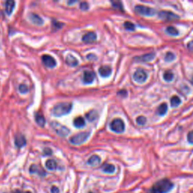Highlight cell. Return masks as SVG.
Segmentation results:
<instances>
[{"instance_id": "cell-1", "label": "cell", "mask_w": 193, "mask_h": 193, "mask_svg": "<svg viewBox=\"0 0 193 193\" xmlns=\"http://www.w3.org/2000/svg\"><path fill=\"white\" fill-rule=\"evenodd\" d=\"M173 188V183L167 179H161L155 183L148 193H167Z\"/></svg>"}, {"instance_id": "cell-2", "label": "cell", "mask_w": 193, "mask_h": 193, "mask_svg": "<svg viewBox=\"0 0 193 193\" xmlns=\"http://www.w3.org/2000/svg\"><path fill=\"white\" fill-rule=\"evenodd\" d=\"M72 104L71 103H60L52 109V114L54 116H62L66 115L71 111Z\"/></svg>"}, {"instance_id": "cell-3", "label": "cell", "mask_w": 193, "mask_h": 193, "mask_svg": "<svg viewBox=\"0 0 193 193\" xmlns=\"http://www.w3.org/2000/svg\"><path fill=\"white\" fill-rule=\"evenodd\" d=\"M51 127L58 135L60 137H66L70 133V130L65 126L62 125L61 124L57 121H52L51 123Z\"/></svg>"}, {"instance_id": "cell-4", "label": "cell", "mask_w": 193, "mask_h": 193, "mask_svg": "<svg viewBox=\"0 0 193 193\" xmlns=\"http://www.w3.org/2000/svg\"><path fill=\"white\" fill-rule=\"evenodd\" d=\"M90 135V133L88 132H80L76 135L72 136L70 138V141L71 144H75V145H79V144H83L84 142H85Z\"/></svg>"}, {"instance_id": "cell-5", "label": "cell", "mask_w": 193, "mask_h": 193, "mask_svg": "<svg viewBox=\"0 0 193 193\" xmlns=\"http://www.w3.org/2000/svg\"><path fill=\"white\" fill-rule=\"evenodd\" d=\"M136 12L144 16H153L156 14V11L154 8H149L144 5H136L134 8Z\"/></svg>"}, {"instance_id": "cell-6", "label": "cell", "mask_w": 193, "mask_h": 193, "mask_svg": "<svg viewBox=\"0 0 193 193\" xmlns=\"http://www.w3.org/2000/svg\"><path fill=\"white\" fill-rule=\"evenodd\" d=\"M110 128L112 131L116 133H122L125 131V123L121 119H116L110 124Z\"/></svg>"}, {"instance_id": "cell-7", "label": "cell", "mask_w": 193, "mask_h": 193, "mask_svg": "<svg viewBox=\"0 0 193 193\" xmlns=\"http://www.w3.org/2000/svg\"><path fill=\"white\" fill-rule=\"evenodd\" d=\"M133 78L135 82L142 84L146 81L148 78V74L144 69H138L133 74Z\"/></svg>"}, {"instance_id": "cell-8", "label": "cell", "mask_w": 193, "mask_h": 193, "mask_svg": "<svg viewBox=\"0 0 193 193\" xmlns=\"http://www.w3.org/2000/svg\"><path fill=\"white\" fill-rule=\"evenodd\" d=\"M158 17L165 20H173L179 19V17L176 14L168 11H161L158 13Z\"/></svg>"}, {"instance_id": "cell-9", "label": "cell", "mask_w": 193, "mask_h": 193, "mask_svg": "<svg viewBox=\"0 0 193 193\" xmlns=\"http://www.w3.org/2000/svg\"><path fill=\"white\" fill-rule=\"evenodd\" d=\"M42 60L43 64L48 68L54 67L56 66V64H57L54 58H52L51 56L48 55V54H45V55L42 56Z\"/></svg>"}, {"instance_id": "cell-10", "label": "cell", "mask_w": 193, "mask_h": 193, "mask_svg": "<svg viewBox=\"0 0 193 193\" xmlns=\"http://www.w3.org/2000/svg\"><path fill=\"white\" fill-rule=\"evenodd\" d=\"M97 39V34L94 32H88L82 37V41L86 43H91Z\"/></svg>"}, {"instance_id": "cell-11", "label": "cell", "mask_w": 193, "mask_h": 193, "mask_svg": "<svg viewBox=\"0 0 193 193\" xmlns=\"http://www.w3.org/2000/svg\"><path fill=\"white\" fill-rule=\"evenodd\" d=\"M94 78H95V74L94 72L91 71H85L84 72L83 76V81L86 84H91L94 82Z\"/></svg>"}, {"instance_id": "cell-12", "label": "cell", "mask_w": 193, "mask_h": 193, "mask_svg": "<svg viewBox=\"0 0 193 193\" xmlns=\"http://www.w3.org/2000/svg\"><path fill=\"white\" fill-rule=\"evenodd\" d=\"M29 18H30V20H31V22L33 23L34 24H36V25H42L43 24V20H42V18L38 15L36 13H30L29 14Z\"/></svg>"}, {"instance_id": "cell-13", "label": "cell", "mask_w": 193, "mask_h": 193, "mask_svg": "<svg viewBox=\"0 0 193 193\" xmlns=\"http://www.w3.org/2000/svg\"><path fill=\"white\" fill-rule=\"evenodd\" d=\"M14 144L18 148H21L26 145V141L24 136L22 134H18L14 139Z\"/></svg>"}, {"instance_id": "cell-14", "label": "cell", "mask_w": 193, "mask_h": 193, "mask_svg": "<svg viewBox=\"0 0 193 193\" xmlns=\"http://www.w3.org/2000/svg\"><path fill=\"white\" fill-rule=\"evenodd\" d=\"M155 58V54L154 53H150V54H146L144 55L140 56L134 58V60H137V61L140 62H149L151 61L152 59Z\"/></svg>"}, {"instance_id": "cell-15", "label": "cell", "mask_w": 193, "mask_h": 193, "mask_svg": "<svg viewBox=\"0 0 193 193\" xmlns=\"http://www.w3.org/2000/svg\"><path fill=\"white\" fill-rule=\"evenodd\" d=\"M112 72V69L109 66H103L99 69V73L102 77H108Z\"/></svg>"}, {"instance_id": "cell-16", "label": "cell", "mask_w": 193, "mask_h": 193, "mask_svg": "<svg viewBox=\"0 0 193 193\" xmlns=\"http://www.w3.org/2000/svg\"><path fill=\"white\" fill-rule=\"evenodd\" d=\"M100 161L101 159L97 155H92L91 157L90 158L88 161V164L89 165L92 166V167H96V166H98L100 164Z\"/></svg>"}, {"instance_id": "cell-17", "label": "cell", "mask_w": 193, "mask_h": 193, "mask_svg": "<svg viewBox=\"0 0 193 193\" xmlns=\"http://www.w3.org/2000/svg\"><path fill=\"white\" fill-rule=\"evenodd\" d=\"M14 6H15V2L12 0H8L5 2V12L7 14L10 15L14 10Z\"/></svg>"}, {"instance_id": "cell-18", "label": "cell", "mask_w": 193, "mask_h": 193, "mask_svg": "<svg viewBox=\"0 0 193 193\" xmlns=\"http://www.w3.org/2000/svg\"><path fill=\"white\" fill-rule=\"evenodd\" d=\"M66 63L70 66H76L79 64V61L72 54H69L66 58Z\"/></svg>"}, {"instance_id": "cell-19", "label": "cell", "mask_w": 193, "mask_h": 193, "mask_svg": "<svg viewBox=\"0 0 193 193\" xmlns=\"http://www.w3.org/2000/svg\"><path fill=\"white\" fill-rule=\"evenodd\" d=\"M85 117L89 121H94L98 119V112L96 110H91L88 113H86Z\"/></svg>"}, {"instance_id": "cell-20", "label": "cell", "mask_w": 193, "mask_h": 193, "mask_svg": "<svg viewBox=\"0 0 193 193\" xmlns=\"http://www.w3.org/2000/svg\"><path fill=\"white\" fill-rule=\"evenodd\" d=\"M30 173H38L39 175H42V176H45L46 174L45 172L41 168V167H39L38 166L36 165H33L31 167H30Z\"/></svg>"}, {"instance_id": "cell-21", "label": "cell", "mask_w": 193, "mask_h": 193, "mask_svg": "<svg viewBox=\"0 0 193 193\" xmlns=\"http://www.w3.org/2000/svg\"><path fill=\"white\" fill-rule=\"evenodd\" d=\"M73 125L75 127H82L85 125V121L83 118L81 117V116H79V117L76 118L73 121Z\"/></svg>"}, {"instance_id": "cell-22", "label": "cell", "mask_w": 193, "mask_h": 193, "mask_svg": "<svg viewBox=\"0 0 193 193\" xmlns=\"http://www.w3.org/2000/svg\"><path fill=\"white\" fill-rule=\"evenodd\" d=\"M35 119H36V123L38 124L41 127H44L45 124V119L44 116H42V114L36 113L35 116Z\"/></svg>"}, {"instance_id": "cell-23", "label": "cell", "mask_w": 193, "mask_h": 193, "mask_svg": "<svg viewBox=\"0 0 193 193\" xmlns=\"http://www.w3.org/2000/svg\"><path fill=\"white\" fill-rule=\"evenodd\" d=\"M103 171L105 173H113L115 170H116V167L113 165H111V164H106L103 166Z\"/></svg>"}, {"instance_id": "cell-24", "label": "cell", "mask_w": 193, "mask_h": 193, "mask_svg": "<svg viewBox=\"0 0 193 193\" xmlns=\"http://www.w3.org/2000/svg\"><path fill=\"white\" fill-rule=\"evenodd\" d=\"M167 111V104H162L158 106L157 110V114L158 116H164Z\"/></svg>"}, {"instance_id": "cell-25", "label": "cell", "mask_w": 193, "mask_h": 193, "mask_svg": "<svg viewBox=\"0 0 193 193\" xmlns=\"http://www.w3.org/2000/svg\"><path fill=\"white\" fill-rule=\"evenodd\" d=\"M45 167L48 168V170L51 171H54L57 168V163L56 161L53 159H48V161L45 162Z\"/></svg>"}, {"instance_id": "cell-26", "label": "cell", "mask_w": 193, "mask_h": 193, "mask_svg": "<svg viewBox=\"0 0 193 193\" xmlns=\"http://www.w3.org/2000/svg\"><path fill=\"white\" fill-rule=\"evenodd\" d=\"M180 104H181V100L177 96H173V98L171 99V105L173 107H177Z\"/></svg>"}, {"instance_id": "cell-27", "label": "cell", "mask_w": 193, "mask_h": 193, "mask_svg": "<svg viewBox=\"0 0 193 193\" xmlns=\"http://www.w3.org/2000/svg\"><path fill=\"white\" fill-rule=\"evenodd\" d=\"M166 32L167 33H168L171 36H177L178 34H179V32H178V30L176 29L175 27H173V26H167V29H166Z\"/></svg>"}, {"instance_id": "cell-28", "label": "cell", "mask_w": 193, "mask_h": 193, "mask_svg": "<svg viewBox=\"0 0 193 193\" xmlns=\"http://www.w3.org/2000/svg\"><path fill=\"white\" fill-rule=\"evenodd\" d=\"M164 79L165 80L166 82H171L173 79V74L171 71H166L164 73Z\"/></svg>"}, {"instance_id": "cell-29", "label": "cell", "mask_w": 193, "mask_h": 193, "mask_svg": "<svg viewBox=\"0 0 193 193\" xmlns=\"http://www.w3.org/2000/svg\"><path fill=\"white\" fill-rule=\"evenodd\" d=\"M124 26H125L126 30H130V31H133V30H135V25L132 24L131 22H129V21H126L124 24Z\"/></svg>"}, {"instance_id": "cell-30", "label": "cell", "mask_w": 193, "mask_h": 193, "mask_svg": "<svg viewBox=\"0 0 193 193\" xmlns=\"http://www.w3.org/2000/svg\"><path fill=\"white\" fill-rule=\"evenodd\" d=\"M136 121H137V125H144L146 124V119L144 116H139V117L137 118V120H136Z\"/></svg>"}, {"instance_id": "cell-31", "label": "cell", "mask_w": 193, "mask_h": 193, "mask_svg": "<svg viewBox=\"0 0 193 193\" xmlns=\"http://www.w3.org/2000/svg\"><path fill=\"white\" fill-rule=\"evenodd\" d=\"M174 58H175V55L172 52H168L165 56L166 61H172V60H174Z\"/></svg>"}, {"instance_id": "cell-32", "label": "cell", "mask_w": 193, "mask_h": 193, "mask_svg": "<svg viewBox=\"0 0 193 193\" xmlns=\"http://www.w3.org/2000/svg\"><path fill=\"white\" fill-rule=\"evenodd\" d=\"M28 90H29V88H28V87L26 85L22 84V85H20V86H19V91L21 94H25V93H26L28 91Z\"/></svg>"}, {"instance_id": "cell-33", "label": "cell", "mask_w": 193, "mask_h": 193, "mask_svg": "<svg viewBox=\"0 0 193 193\" xmlns=\"http://www.w3.org/2000/svg\"><path fill=\"white\" fill-rule=\"evenodd\" d=\"M52 25H53V27H54V29L57 30V29H60V28H61L64 24H62V23L57 22V21H53V24H52Z\"/></svg>"}, {"instance_id": "cell-34", "label": "cell", "mask_w": 193, "mask_h": 193, "mask_svg": "<svg viewBox=\"0 0 193 193\" xmlns=\"http://www.w3.org/2000/svg\"><path fill=\"white\" fill-rule=\"evenodd\" d=\"M187 139L189 144H193V131H190L188 133Z\"/></svg>"}, {"instance_id": "cell-35", "label": "cell", "mask_w": 193, "mask_h": 193, "mask_svg": "<svg viewBox=\"0 0 193 193\" xmlns=\"http://www.w3.org/2000/svg\"><path fill=\"white\" fill-rule=\"evenodd\" d=\"M88 8H89V6H88V4L87 2H83L80 4V8L82 10H87V9H88Z\"/></svg>"}, {"instance_id": "cell-36", "label": "cell", "mask_w": 193, "mask_h": 193, "mask_svg": "<svg viewBox=\"0 0 193 193\" xmlns=\"http://www.w3.org/2000/svg\"><path fill=\"white\" fill-rule=\"evenodd\" d=\"M112 4L114 8H117L121 9L122 8V5H121V2H112Z\"/></svg>"}, {"instance_id": "cell-37", "label": "cell", "mask_w": 193, "mask_h": 193, "mask_svg": "<svg viewBox=\"0 0 193 193\" xmlns=\"http://www.w3.org/2000/svg\"><path fill=\"white\" fill-rule=\"evenodd\" d=\"M43 152H44V154H45V155H51L52 150L51 149H49V148H45V149H44Z\"/></svg>"}, {"instance_id": "cell-38", "label": "cell", "mask_w": 193, "mask_h": 193, "mask_svg": "<svg viewBox=\"0 0 193 193\" xmlns=\"http://www.w3.org/2000/svg\"><path fill=\"white\" fill-rule=\"evenodd\" d=\"M51 193H59V189H58V187H56V186H53L51 189Z\"/></svg>"}, {"instance_id": "cell-39", "label": "cell", "mask_w": 193, "mask_h": 193, "mask_svg": "<svg viewBox=\"0 0 193 193\" xmlns=\"http://www.w3.org/2000/svg\"><path fill=\"white\" fill-rule=\"evenodd\" d=\"M187 47L188 48H189V50H190L191 51H193V41L189 42V44H188Z\"/></svg>"}, {"instance_id": "cell-40", "label": "cell", "mask_w": 193, "mask_h": 193, "mask_svg": "<svg viewBox=\"0 0 193 193\" xmlns=\"http://www.w3.org/2000/svg\"><path fill=\"white\" fill-rule=\"evenodd\" d=\"M75 2H76V1H69V2H67V3L69 5H72L73 3H75Z\"/></svg>"}, {"instance_id": "cell-41", "label": "cell", "mask_w": 193, "mask_h": 193, "mask_svg": "<svg viewBox=\"0 0 193 193\" xmlns=\"http://www.w3.org/2000/svg\"><path fill=\"white\" fill-rule=\"evenodd\" d=\"M13 193H24V192H20V190H15V191H14Z\"/></svg>"}, {"instance_id": "cell-42", "label": "cell", "mask_w": 193, "mask_h": 193, "mask_svg": "<svg viewBox=\"0 0 193 193\" xmlns=\"http://www.w3.org/2000/svg\"><path fill=\"white\" fill-rule=\"evenodd\" d=\"M191 82H192V84H193V77H192V80H191Z\"/></svg>"}, {"instance_id": "cell-43", "label": "cell", "mask_w": 193, "mask_h": 193, "mask_svg": "<svg viewBox=\"0 0 193 193\" xmlns=\"http://www.w3.org/2000/svg\"><path fill=\"white\" fill-rule=\"evenodd\" d=\"M24 193H31V192H25Z\"/></svg>"}, {"instance_id": "cell-44", "label": "cell", "mask_w": 193, "mask_h": 193, "mask_svg": "<svg viewBox=\"0 0 193 193\" xmlns=\"http://www.w3.org/2000/svg\"><path fill=\"white\" fill-rule=\"evenodd\" d=\"M89 193H92V192H89Z\"/></svg>"}]
</instances>
